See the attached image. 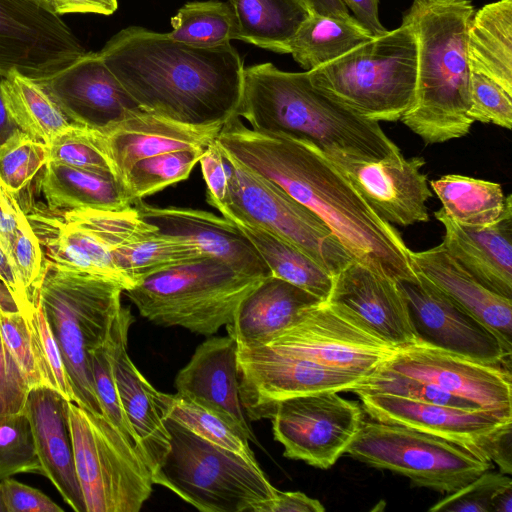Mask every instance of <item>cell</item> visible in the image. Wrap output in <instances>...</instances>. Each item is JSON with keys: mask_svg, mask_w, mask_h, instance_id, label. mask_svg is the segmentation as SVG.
Segmentation results:
<instances>
[{"mask_svg": "<svg viewBox=\"0 0 512 512\" xmlns=\"http://www.w3.org/2000/svg\"><path fill=\"white\" fill-rule=\"evenodd\" d=\"M134 318L129 307H121L106 340L90 354L95 391L103 415L141 452L138 439L125 415L115 379V365L121 348L127 345ZM143 455V454H142Z\"/></svg>", "mask_w": 512, "mask_h": 512, "instance_id": "39", "label": "cell"}, {"mask_svg": "<svg viewBox=\"0 0 512 512\" xmlns=\"http://www.w3.org/2000/svg\"><path fill=\"white\" fill-rule=\"evenodd\" d=\"M388 223L408 226L427 222L426 202L432 197L422 157L362 160L327 156Z\"/></svg>", "mask_w": 512, "mask_h": 512, "instance_id": "22", "label": "cell"}, {"mask_svg": "<svg viewBox=\"0 0 512 512\" xmlns=\"http://www.w3.org/2000/svg\"><path fill=\"white\" fill-rule=\"evenodd\" d=\"M41 473L25 412L0 415V481L21 473Z\"/></svg>", "mask_w": 512, "mask_h": 512, "instance_id": "45", "label": "cell"}, {"mask_svg": "<svg viewBox=\"0 0 512 512\" xmlns=\"http://www.w3.org/2000/svg\"><path fill=\"white\" fill-rule=\"evenodd\" d=\"M0 332L6 345L26 375L30 386L42 385L33 354L28 326L23 313L21 311L15 313L0 311Z\"/></svg>", "mask_w": 512, "mask_h": 512, "instance_id": "51", "label": "cell"}, {"mask_svg": "<svg viewBox=\"0 0 512 512\" xmlns=\"http://www.w3.org/2000/svg\"><path fill=\"white\" fill-rule=\"evenodd\" d=\"M262 279L203 257L152 274L124 292L154 324L211 336L232 322L241 301Z\"/></svg>", "mask_w": 512, "mask_h": 512, "instance_id": "8", "label": "cell"}, {"mask_svg": "<svg viewBox=\"0 0 512 512\" xmlns=\"http://www.w3.org/2000/svg\"><path fill=\"white\" fill-rule=\"evenodd\" d=\"M170 448L152 474L166 487L203 512H253L274 498L277 488L257 461L217 446L166 417Z\"/></svg>", "mask_w": 512, "mask_h": 512, "instance_id": "7", "label": "cell"}, {"mask_svg": "<svg viewBox=\"0 0 512 512\" xmlns=\"http://www.w3.org/2000/svg\"><path fill=\"white\" fill-rule=\"evenodd\" d=\"M410 259L416 273L486 325L511 355L512 299L482 285L450 255L443 243L424 251H411Z\"/></svg>", "mask_w": 512, "mask_h": 512, "instance_id": "28", "label": "cell"}, {"mask_svg": "<svg viewBox=\"0 0 512 512\" xmlns=\"http://www.w3.org/2000/svg\"><path fill=\"white\" fill-rule=\"evenodd\" d=\"M23 315L42 385L56 390L66 400L75 402L59 346L38 302L23 312Z\"/></svg>", "mask_w": 512, "mask_h": 512, "instance_id": "43", "label": "cell"}, {"mask_svg": "<svg viewBox=\"0 0 512 512\" xmlns=\"http://www.w3.org/2000/svg\"><path fill=\"white\" fill-rule=\"evenodd\" d=\"M99 52L145 112L191 126L224 125L237 116L245 67L230 43L196 47L129 26Z\"/></svg>", "mask_w": 512, "mask_h": 512, "instance_id": "2", "label": "cell"}, {"mask_svg": "<svg viewBox=\"0 0 512 512\" xmlns=\"http://www.w3.org/2000/svg\"><path fill=\"white\" fill-rule=\"evenodd\" d=\"M324 510L320 501L302 492H283L277 489L274 498L260 503L253 512H323Z\"/></svg>", "mask_w": 512, "mask_h": 512, "instance_id": "55", "label": "cell"}, {"mask_svg": "<svg viewBox=\"0 0 512 512\" xmlns=\"http://www.w3.org/2000/svg\"><path fill=\"white\" fill-rule=\"evenodd\" d=\"M373 38L353 16L310 14L289 44V54L305 71L316 69Z\"/></svg>", "mask_w": 512, "mask_h": 512, "instance_id": "34", "label": "cell"}, {"mask_svg": "<svg viewBox=\"0 0 512 512\" xmlns=\"http://www.w3.org/2000/svg\"><path fill=\"white\" fill-rule=\"evenodd\" d=\"M469 116L474 122L511 129L512 95L490 78L471 72Z\"/></svg>", "mask_w": 512, "mask_h": 512, "instance_id": "50", "label": "cell"}, {"mask_svg": "<svg viewBox=\"0 0 512 512\" xmlns=\"http://www.w3.org/2000/svg\"><path fill=\"white\" fill-rule=\"evenodd\" d=\"M199 163L206 183L207 202L222 212L228 203L231 165L215 140L206 147Z\"/></svg>", "mask_w": 512, "mask_h": 512, "instance_id": "53", "label": "cell"}, {"mask_svg": "<svg viewBox=\"0 0 512 512\" xmlns=\"http://www.w3.org/2000/svg\"><path fill=\"white\" fill-rule=\"evenodd\" d=\"M365 392L384 393L402 398L467 410L482 409L426 381L409 376L377 371L355 388Z\"/></svg>", "mask_w": 512, "mask_h": 512, "instance_id": "46", "label": "cell"}, {"mask_svg": "<svg viewBox=\"0 0 512 512\" xmlns=\"http://www.w3.org/2000/svg\"><path fill=\"white\" fill-rule=\"evenodd\" d=\"M235 224L250 240L273 276L313 294L322 302L327 301L334 276L282 238L255 225Z\"/></svg>", "mask_w": 512, "mask_h": 512, "instance_id": "36", "label": "cell"}, {"mask_svg": "<svg viewBox=\"0 0 512 512\" xmlns=\"http://www.w3.org/2000/svg\"><path fill=\"white\" fill-rule=\"evenodd\" d=\"M262 346L298 355L364 380L376 373L396 350L326 302L307 311Z\"/></svg>", "mask_w": 512, "mask_h": 512, "instance_id": "15", "label": "cell"}, {"mask_svg": "<svg viewBox=\"0 0 512 512\" xmlns=\"http://www.w3.org/2000/svg\"><path fill=\"white\" fill-rule=\"evenodd\" d=\"M25 213L46 259L112 280L124 291L132 288L118 269L116 253L152 226L134 206L122 210L68 211L34 207Z\"/></svg>", "mask_w": 512, "mask_h": 512, "instance_id": "10", "label": "cell"}, {"mask_svg": "<svg viewBox=\"0 0 512 512\" xmlns=\"http://www.w3.org/2000/svg\"><path fill=\"white\" fill-rule=\"evenodd\" d=\"M0 311L5 313L19 312L20 309L6 285L0 281Z\"/></svg>", "mask_w": 512, "mask_h": 512, "instance_id": "63", "label": "cell"}, {"mask_svg": "<svg viewBox=\"0 0 512 512\" xmlns=\"http://www.w3.org/2000/svg\"><path fill=\"white\" fill-rule=\"evenodd\" d=\"M237 24L238 40L276 53L289 44L311 14L303 0H228Z\"/></svg>", "mask_w": 512, "mask_h": 512, "instance_id": "33", "label": "cell"}, {"mask_svg": "<svg viewBox=\"0 0 512 512\" xmlns=\"http://www.w3.org/2000/svg\"><path fill=\"white\" fill-rule=\"evenodd\" d=\"M7 512H62L47 495L40 490L10 477L0 481Z\"/></svg>", "mask_w": 512, "mask_h": 512, "instance_id": "54", "label": "cell"}, {"mask_svg": "<svg viewBox=\"0 0 512 512\" xmlns=\"http://www.w3.org/2000/svg\"><path fill=\"white\" fill-rule=\"evenodd\" d=\"M377 371L426 381L482 409L512 415L511 371L503 365L416 342L396 349Z\"/></svg>", "mask_w": 512, "mask_h": 512, "instance_id": "18", "label": "cell"}, {"mask_svg": "<svg viewBox=\"0 0 512 512\" xmlns=\"http://www.w3.org/2000/svg\"><path fill=\"white\" fill-rule=\"evenodd\" d=\"M0 281L3 282L9 289L14 297L20 311L23 313L29 308L35 306L31 305L25 295V292L17 277L13 262L8 253L3 249L0 244Z\"/></svg>", "mask_w": 512, "mask_h": 512, "instance_id": "59", "label": "cell"}, {"mask_svg": "<svg viewBox=\"0 0 512 512\" xmlns=\"http://www.w3.org/2000/svg\"><path fill=\"white\" fill-rule=\"evenodd\" d=\"M470 0H413L402 22L416 41L414 100L401 121L427 144L465 136L470 109L467 35Z\"/></svg>", "mask_w": 512, "mask_h": 512, "instance_id": "4", "label": "cell"}, {"mask_svg": "<svg viewBox=\"0 0 512 512\" xmlns=\"http://www.w3.org/2000/svg\"><path fill=\"white\" fill-rule=\"evenodd\" d=\"M37 82L75 125L104 128L144 111L108 68L100 52H86Z\"/></svg>", "mask_w": 512, "mask_h": 512, "instance_id": "21", "label": "cell"}, {"mask_svg": "<svg viewBox=\"0 0 512 512\" xmlns=\"http://www.w3.org/2000/svg\"><path fill=\"white\" fill-rule=\"evenodd\" d=\"M206 148L175 150L135 162L123 178L132 203L187 179Z\"/></svg>", "mask_w": 512, "mask_h": 512, "instance_id": "41", "label": "cell"}, {"mask_svg": "<svg viewBox=\"0 0 512 512\" xmlns=\"http://www.w3.org/2000/svg\"><path fill=\"white\" fill-rule=\"evenodd\" d=\"M171 26L167 35L191 46L217 47L238 40L234 12L221 1L188 2L171 18Z\"/></svg>", "mask_w": 512, "mask_h": 512, "instance_id": "40", "label": "cell"}, {"mask_svg": "<svg viewBox=\"0 0 512 512\" xmlns=\"http://www.w3.org/2000/svg\"><path fill=\"white\" fill-rule=\"evenodd\" d=\"M321 303L313 294L270 275L241 301L226 325L227 333L238 346H262Z\"/></svg>", "mask_w": 512, "mask_h": 512, "instance_id": "29", "label": "cell"}, {"mask_svg": "<svg viewBox=\"0 0 512 512\" xmlns=\"http://www.w3.org/2000/svg\"><path fill=\"white\" fill-rule=\"evenodd\" d=\"M470 72L484 75L512 95V0L474 12L467 35Z\"/></svg>", "mask_w": 512, "mask_h": 512, "instance_id": "32", "label": "cell"}, {"mask_svg": "<svg viewBox=\"0 0 512 512\" xmlns=\"http://www.w3.org/2000/svg\"><path fill=\"white\" fill-rule=\"evenodd\" d=\"M67 401L48 386H33L24 412L30 422L41 474L52 482L74 511L86 512L76 473Z\"/></svg>", "mask_w": 512, "mask_h": 512, "instance_id": "26", "label": "cell"}, {"mask_svg": "<svg viewBox=\"0 0 512 512\" xmlns=\"http://www.w3.org/2000/svg\"><path fill=\"white\" fill-rule=\"evenodd\" d=\"M10 258L29 303L36 305L46 258L25 211L18 220Z\"/></svg>", "mask_w": 512, "mask_h": 512, "instance_id": "47", "label": "cell"}, {"mask_svg": "<svg viewBox=\"0 0 512 512\" xmlns=\"http://www.w3.org/2000/svg\"><path fill=\"white\" fill-rule=\"evenodd\" d=\"M397 282L421 342L479 361L511 366L499 338L472 314L461 308L422 275Z\"/></svg>", "mask_w": 512, "mask_h": 512, "instance_id": "19", "label": "cell"}, {"mask_svg": "<svg viewBox=\"0 0 512 512\" xmlns=\"http://www.w3.org/2000/svg\"><path fill=\"white\" fill-rule=\"evenodd\" d=\"M8 112L19 130L46 145L73 123L41 85L16 70L1 80Z\"/></svg>", "mask_w": 512, "mask_h": 512, "instance_id": "35", "label": "cell"}, {"mask_svg": "<svg viewBox=\"0 0 512 512\" xmlns=\"http://www.w3.org/2000/svg\"><path fill=\"white\" fill-rule=\"evenodd\" d=\"M347 9L353 13V17L373 37H379L388 30L381 24L379 19V0H341Z\"/></svg>", "mask_w": 512, "mask_h": 512, "instance_id": "58", "label": "cell"}, {"mask_svg": "<svg viewBox=\"0 0 512 512\" xmlns=\"http://www.w3.org/2000/svg\"><path fill=\"white\" fill-rule=\"evenodd\" d=\"M430 186L445 214L465 227L495 223L506 204L501 185L487 180L449 174L430 181Z\"/></svg>", "mask_w": 512, "mask_h": 512, "instance_id": "37", "label": "cell"}, {"mask_svg": "<svg viewBox=\"0 0 512 512\" xmlns=\"http://www.w3.org/2000/svg\"><path fill=\"white\" fill-rule=\"evenodd\" d=\"M345 453L369 466L405 476L415 486L446 493L493 466L446 440L376 420L363 421Z\"/></svg>", "mask_w": 512, "mask_h": 512, "instance_id": "11", "label": "cell"}, {"mask_svg": "<svg viewBox=\"0 0 512 512\" xmlns=\"http://www.w3.org/2000/svg\"><path fill=\"white\" fill-rule=\"evenodd\" d=\"M47 11L61 16L69 13L113 14L117 0H34Z\"/></svg>", "mask_w": 512, "mask_h": 512, "instance_id": "57", "label": "cell"}, {"mask_svg": "<svg viewBox=\"0 0 512 512\" xmlns=\"http://www.w3.org/2000/svg\"><path fill=\"white\" fill-rule=\"evenodd\" d=\"M48 148V161L100 173H112L106 157L90 138L88 128L72 124Z\"/></svg>", "mask_w": 512, "mask_h": 512, "instance_id": "48", "label": "cell"}, {"mask_svg": "<svg viewBox=\"0 0 512 512\" xmlns=\"http://www.w3.org/2000/svg\"><path fill=\"white\" fill-rule=\"evenodd\" d=\"M237 362L240 399L246 416L252 420L270 418L281 400L319 392L352 391L365 381L268 346H238Z\"/></svg>", "mask_w": 512, "mask_h": 512, "instance_id": "14", "label": "cell"}, {"mask_svg": "<svg viewBox=\"0 0 512 512\" xmlns=\"http://www.w3.org/2000/svg\"><path fill=\"white\" fill-rule=\"evenodd\" d=\"M122 292L112 280L45 259L38 304L59 346L75 402L97 414L103 413L90 354L106 340Z\"/></svg>", "mask_w": 512, "mask_h": 512, "instance_id": "5", "label": "cell"}, {"mask_svg": "<svg viewBox=\"0 0 512 512\" xmlns=\"http://www.w3.org/2000/svg\"><path fill=\"white\" fill-rule=\"evenodd\" d=\"M237 116L255 131L309 141L327 156L373 161L403 156L379 122L315 87L307 71L287 72L270 62L244 68Z\"/></svg>", "mask_w": 512, "mask_h": 512, "instance_id": "3", "label": "cell"}, {"mask_svg": "<svg viewBox=\"0 0 512 512\" xmlns=\"http://www.w3.org/2000/svg\"><path fill=\"white\" fill-rule=\"evenodd\" d=\"M0 512H7V507L5 505L1 484H0Z\"/></svg>", "mask_w": 512, "mask_h": 512, "instance_id": "64", "label": "cell"}, {"mask_svg": "<svg viewBox=\"0 0 512 512\" xmlns=\"http://www.w3.org/2000/svg\"><path fill=\"white\" fill-rule=\"evenodd\" d=\"M23 212L16 195L0 179V244L9 256L18 220Z\"/></svg>", "mask_w": 512, "mask_h": 512, "instance_id": "56", "label": "cell"}, {"mask_svg": "<svg viewBox=\"0 0 512 512\" xmlns=\"http://www.w3.org/2000/svg\"><path fill=\"white\" fill-rule=\"evenodd\" d=\"M326 303L395 349L417 342L398 283L356 260L334 276Z\"/></svg>", "mask_w": 512, "mask_h": 512, "instance_id": "20", "label": "cell"}, {"mask_svg": "<svg viewBox=\"0 0 512 512\" xmlns=\"http://www.w3.org/2000/svg\"><path fill=\"white\" fill-rule=\"evenodd\" d=\"M205 257L191 241L152 226L116 253L117 266L132 288L144 278Z\"/></svg>", "mask_w": 512, "mask_h": 512, "instance_id": "38", "label": "cell"}, {"mask_svg": "<svg viewBox=\"0 0 512 512\" xmlns=\"http://www.w3.org/2000/svg\"><path fill=\"white\" fill-rule=\"evenodd\" d=\"M222 127L191 126L141 111L104 128H87L113 174L122 182L135 162L175 150L206 148Z\"/></svg>", "mask_w": 512, "mask_h": 512, "instance_id": "23", "label": "cell"}, {"mask_svg": "<svg viewBox=\"0 0 512 512\" xmlns=\"http://www.w3.org/2000/svg\"><path fill=\"white\" fill-rule=\"evenodd\" d=\"M46 207L122 210L131 206L124 184L112 173H100L48 161L38 182Z\"/></svg>", "mask_w": 512, "mask_h": 512, "instance_id": "31", "label": "cell"}, {"mask_svg": "<svg viewBox=\"0 0 512 512\" xmlns=\"http://www.w3.org/2000/svg\"><path fill=\"white\" fill-rule=\"evenodd\" d=\"M237 350L229 335L208 338L178 372L174 384L178 394L215 412L256 442L240 399Z\"/></svg>", "mask_w": 512, "mask_h": 512, "instance_id": "25", "label": "cell"}, {"mask_svg": "<svg viewBox=\"0 0 512 512\" xmlns=\"http://www.w3.org/2000/svg\"><path fill=\"white\" fill-rule=\"evenodd\" d=\"M417 48L405 23L316 69L311 83L363 118L401 119L414 100Z\"/></svg>", "mask_w": 512, "mask_h": 512, "instance_id": "6", "label": "cell"}, {"mask_svg": "<svg viewBox=\"0 0 512 512\" xmlns=\"http://www.w3.org/2000/svg\"><path fill=\"white\" fill-rule=\"evenodd\" d=\"M512 484L504 473L487 470L458 490L435 503L431 512H492L495 494L504 486Z\"/></svg>", "mask_w": 512, "mask_h": 512, "instance_id": "49", "label": "cell"}, {"mask_svg": "<svg viewBox=\"0 0 512 512\" xmlns=\"http://www.w3.org/2000/svg\"><path fill=\"white\" fill-rule=\"evenodd\" d=\"M310 13L347 18L351 16L341 0H303Z\"/></svg>", "mask_w": 512, "mask_h": 512, "instance_id": "60", "label": "cell"}, {"mask_svg": "<svg viewBox=\"0 0 512 512\" xmlns=\"http://www.w3.org/2000/svg\"><path fill=\"white\" fill-rule=\"evenodd\" d=\"M141 217L165 234L195 244L205 257L220 260L240 273L265 278L272 275L250 240L232 221L211 212L185 207H156L138 200Z\"/></svg>", "mask_w": 512, "mask_h": 512, "instance_id": "24", "label": "cell"}, {"mask_svg": "<svg viewBox=\"0 0 512 512\" xmlns=\"http://www.w3.org/2000/svg\"><path fill=\"white\" fill-rule=\"evenodd\" d=\"M47 162V145L18 131L0 147V179L17 195Z\"/></svg>", "mask_w": 512, "mask_h": 512, "instance_id": "44", "label": "cell"}, {"mask_svg": "<svg viewBox=\"0 0 512 512\" xmlns=\"http://www.w3.org/2000/svg\"><path fill=\"white\" fill-rule=\"evenodd\" d=\"M1 80L2 77L0 76V147L15 133L20 131L18 126L11 118L4 102L1 92Z\"/></svg>", "mask_w": 512, "mask_h": 512, "instance_id": "61", "label": "cell"}, {"mask_svg": "<svg viewBox=\"0 0 512 512\" xmlns=\"http://www.w3.org/2000/svg\"><path fill=\"white\" fill-rule=\"evenodd\" d=\"M512 484L504 486L495 494L492 502V512H511Z\"/></svg>", "mask_w": 512, "mask_h": 512, "instance_id": "62", "label": "cell"}, {"mask_svg": "<svg viewBox=\"0 0 512 512\" xmlns=\"http://www.w3.org/2000/svg\"><path fill=\"white\" fill-rule=\"evenodd\" d=\"M167 417L205 440L256 461L248 439L215 412L176 393L166 394Z\"/></svg>", "mask_w": 512, "mask_h": 512, "instance_id": "42", "label": "cell"}, {"mask_svg": "<svg viewBox=\"0 0 512 512\" xmlns=\"http://www.w3.org/2000/svg\"><path fill=\"white\" fill-rule=\"evenodd\" d=\"M30 388L0 332V415L23 412Z\"/></svg>", "mask_w": 512, "mask_h": 512, "instance_id": "52", "label": "cell"}, {"mask_svg": "<svg viewBox=\"0 0 512 512\" xmlns=\"http://www.w3.org/2000/svg\"><path fill=\"white\" fill-rule=\"evenodd\" d=\"M352 391L372 419L438 437L490 462L502 440L512 433V415L487 409L447 407L358 389Z\"/></svg>", "mask_w": 512, "mask_h": 512, "instance_id": "17", "label": "cell"}, {"mask_svg": "<svg viewBox=\"0 0 512 512\" xmlns=\"http://www.w3.org/2000/svg\"><path fill=\"white\" fill-rule=\"evenodd\" d=\"M115 379L125 415L153 474L170 448L165 393L157 391L137 369L127 353V345L117 356Z\"/></svg>", "mask_w": 512, "mask_h": 512, "instance_id": "30", "label": "cell"}, {"mask_svg": "<svg viewBox=\"0 0 512 512\" xmlns=\"http://www.w3.org/2000/svg\"><path fill=\"white\" fill-rule=\"evenodd\" d=\"M228 161L231 177L228 203L221 212L223 217L234 223L258 226L282 238L332 276L354 260L327 225L308 208L273 183Z\"/></svg>", "mask_w": 512, "mask_h": 512, "instance_id": "12", "label": "cell"}, {"mask_svg": "<svg viewBox=\"0 0 512 512\" xmlns=\"http://www.w3.org/2000/svg\"><path fill=\"white\" fill-rule=\"evenodd\" d=\"M64 20L34 0H0V76L40 81L86 53Z\"/></svg>", "mask_w": 512, "mask_h": 512, "instance_id": "16", "label": "cell"}, {"mask_svg": "<svg viewBox=\"0 0 512 512\" xmlns=\"http://www.w3.org/2000/svg\"><path fill=\"white\" fill-rule=\"evenodd\" d=\"M511 195L500 218L484 227H465L441 209L435 218L445 229L443 245L450 255L486 288L512 299V202Z\"/></svg>", "mask_w": 512, "mask_h": 512, "instance_id": "27", "label": "cell"}, {"mask_svg": "<svg viewBox=\"0 0 512 512\" xmlns=\"http://www.w3.org/2000/svg\"><path fill=\"white\" fill-rule=\"evenodd\" d=\"M220 151L308 208L352 258L396 282L415 280L400 233L367 202L347 176L309 141L255 131L232 117L215 139Z\"/></svg>", "mask_w": 512, "mask_h": 512, "instance_id": "1", "label": "cell"}, {"mask_svg": "<svg viewBox=\"0 0 512 512\" xmlns=\"http://www.w3.org/2000/svg\"><path fill=\"white\" fill-rule=\"evenodd\" d=\"M67 411L86 512H138L153 485L144 456L103 414L74 401Z\"/></svg>", "mask_w": 512, "mask_h": 512, "instance_id": "9", "label": "cell"}, {"mask_svg": "<svg viewBox=\"0 0 512 512\" xmlns=\"http://www.w3.org/2000/svg\"><path fill=\"white\" fill-rule=\"evenodd\" d=\"M270 419L284 456L320 469L335 464L364 421L361 406L335 391L281 400Z\"/></svg>", "mask_w": 512, "mask_h": 512, "instance_id": "13", "label": "cell"}]
</instances>
